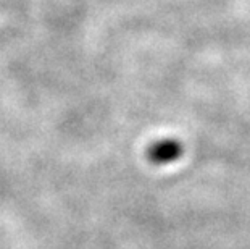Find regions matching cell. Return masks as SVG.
<instances>
[{"label":"cell","mask_w":250,"mask_h":249,"mask_svg":"<svg viewBox=\"0 0 250 249\" xmlns=\"http://www.w3.org/2000/svg\"><path fill=\"white\" fill-rule=\"evenodd\" d=\"M184 147L178 139H160L148 146L147 158L153 165H167L183 156Z\"/></svg>","instance_id":"6da1fadb"}]
</instances>
